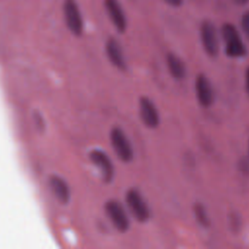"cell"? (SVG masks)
Returning <instances> with one entry per match:
<instances>
[{
    "label": "cell",
    "mask_w": 249,
    "mask_h": 249,
    "mask_svg": "<svg viewBox=\"0 0 249 249\" xmlns=\"http://www.w3.org/2000/svg\"><path fill=\"white\" fill-rule=\"evenodd\" d=\"M125 200L131 214L138 222L144 223L149 220L150 218L149 207L146 201L144 200L143 196L140 195L138 191L133 189L129 190L126 193Z\"/></svg>",
    "instance_id": "cell-4"
},
{
    "label": "cell",
    "mask_w": 249,
    "mask_h": 249,
    "mask_svg": "<svg viewBox=\"0 0 249 249\" xmlns=\"http://www.w3.org/2000/svg\"><path fill=\"white\" fill-rule=\"evenodd\" d=\"M248 154H249V142H248Z\"/></svg>",
    "instance_id": "cell-19"
},
{
    "label": "cell",
    "mask_w": 249,
    "mask_h": 249,
    "mask_svg": "<svg viewBox=\"0 0 249 249\" xmlns=\"http://www.w3.org/2000/svg\"><path fill=\"white\" fill-rule=\"evenodd\" d=\"M233 1L237 4H244L245 2H247V0H233Z\"/></svg>",
    "instance_id": "cell-18"
},
{
    "label": "cell",
    "mask_w": 249,
    "mask_h": 249,
    "mask_svg": "<svg viewBox=\"0 0 249 249\" xmlns=\"http://www.w3.org/2000/svg\"><path fill=\"white\" fill-rule=\"evenodd\" d=\"M62 9L67 28L75 36L82 35L84 30V22L77 2L75 0H65Z\"/></svg>",
    "instance_id": "cell-2"
},
{
    "label": "cell",
    "mask_w": 249,
    "mask_h": 249,
    "mask_svg": "<svg viewBox=\"0 0 249 249\" xmlns=\"http://www.w3.org/2000/svg\"><path fill=\"white\" fill-rule=\"evenodd\" d=\"M89 159L98 168L103 180L105 182H111L114 178V165L107 154L97 149L92 150L89 153Z\"/></svg>",
    "instance_id": "cell-10"
},
{
    "label": "cell",
    "mask_w": 249,
    "mask_h": 249,
    "mask_svg": "<svg viewBox=\"0 0 249 249\" xmlns=\"http://www.w3.org/2000/svg\"><path fill=\"white\" fill-rule=\"evenodd\" d=\"M110 138L111 144L118 158L124 162H129L133 158V150L124 131L119 127H115L111 131Z\"/></svg>",
    "instance_id": "cell-3"
},
{
    "label": "cell",
    "mask_w": 249,
    "mask_h": 249,
    "mask_svg": "<svg viewBox=\"0 0 249 249\" xmlns=\"http://www.w3.org/2000/svg\"><path fill=\"white\" fill-rule=\"evenodd\" d=\"M194 214L196 216V219L197 221V223L203 227V228H207L210 224L209 218H208V214L206 212L205 207L201 204V203H196L194 205Z\"/></svg>",
    "instance_id": "cell-14"
},
{
    "label": "cell",
    "mask_w": 249,
    "mask_h": 249,
    "mask_svg": "<svg viewBox=\"0 0 249 249\" xmlns=\"http://www.w3.org/2000/svg\"><path fill=\"white\" fill-rule=\"evenodd\" d=\"M106 53L109 60L114 66H116L119 69H124L125 62H124L122 48L114 38H111L107 41Z\"/></svg>",
    "instance_id": "cell-12"
},
{
    "label": "cell",
    "mask_w": 249,
    "mask_h": 249,
    "mask_svg": "<svg viewBox=\"0 0 249 249\" xmlns=\"http://www.w3.org/2000/svg\"><path fill=\"white\" fill-rule=\"evenodd\" d=\"M221 34L225 44V53L228 56L231 58H239L247 53V49L235 26L231 23L224 24Z\"/></svg>",
    "instance_id": "cell-1"
},
{
    "label": "cell",
    "mask_w": 249,
    "mask_h": 249,
    "mask_svg": "<svg viewBox=\"0 0 249 249\" xmlns=\"http://www.w3.org/2000/svg\"><path fill=\"white\" fill-rule=\"evenodd\" d=\"M200 39L205 53L209 56H216L219 52V40L214 25L204 21L200 27Z\"/></svg>",
    "instance_id": "cell-7"
},
{
    "label": "cell",
    "mask_w": 249,
    "mask_h": 249,
    "mask_svg": "<svg viewBox=\"0 0 249 249\" xmlns=\"http://www.w3.org/2000/svg\"><path fill=\"white\" fill-rule=\"evenodd\" d=\"M50 188L54 196L61 203H67L70 199V189L64 179L59 176L50 178Z\"/></svg>",
    "instance_id": "cell-11"
},
{
    "label": "cell",
    "mask_w": 249,
    "mask_h": 249,
    "mask_svg": "<svg viewBox=\"0 0 249 249\" xmlns=\"http://www.w3.org/2000/svg\"><path fill=\"white\" fill-rule=\"evenodd\" d=\"M166 65L170 75L176 80L185 78L187 69L183 60L174 53H168L166 56Z\"/></svg>",
    "instance_id": "cell-13"
},
{
    "label": "cell",
    "mask_w": 249,
    "mask_h": 249,
    "mask_svg": "<svg viewBox=\"0 0 249 249\" xmlns=\"http://www.w3.org/2000/svg\"><path fill=\"white\" fill-rule=\"evenodd\" d=\"M168 5L173 6V7H179L182 5L183 0H164Z\"/></svg>",
    "instance_id": "cell-16"
},
{
    "label": "cell",
    "mask_w": 249,
    "mask_h": 249,
    "mask_svg": "<svg viewBox=\"0 0 249 249\" xmlns=\"http://www.w3.org/2000/svg\"><path fill=\"white\" fill-rule=\"evenodd\" d=\"M104 7L115 28L121 33L124 32L127 26V22L121 3L118 0H105Z\"/></svg>",
    "instance_id": "cell-9"
},
{
    "label": "cell",
    "mask_w": 249,
    "mask_h": 249,
    "mask_svg": "<svg viewBox=\"0 0 249 249\" xmlns=\"http://www.w3.org/2000/svg\"><path fill=\"white\" fill-rule=\"evenodd\" d=\"M241 29L245 35V37L247 38V40L249 41V11L246 12L242 18H241Z\"/></svg>",
    "instance_id": "cell-15"
},
{
    "label": "cell",
    "mask_w": 249,
    "mask_h": 249,
    "mask_svg": "<svg viewBox=\"0 0 249 249\" xmlns=\"http://www.w3.org/2000/svg\"><path fill=\"white\" fill-rule=\"evenodd\" d=\"M105 212L114 225V227L119 231H126L129 228V220L128 217L123 208V206L115 201V200H109L105 204Z\"/></svg>",
    "instance_id": "cell-5"
},
{
    "label": "cell",
    "mask_w": 249,
    "mask_h": 249,
    "mask_svg": "<svg viewBox=\"0 0 249 249\" xmlns=\"http://www.w3.org/2000/svg\"><path fill=\"white\" fill-rule=\"evenodd\" d=\"M245 89L247 91V94L249 96V67H247L245 72Z\"/></svg>",
    "instance_id": "cell-17"
},
{
    "label": "cell",
    "mask_w": 249,
    "mask_h": 249,
    "mask_svg": "<svg viewBox=\"0 0 249 249\" xmlns=\"http://www.w3.org/2000/svg\"><path fill=\"white\" fill-rule=\"evenodd\" d=\"M139 113L143 124L149 128H156L160 124V114L154 102L148 97L139 100Z\"/></svg>",
    "instance_id": "cell-8"
},
{
    "label": "cell",
    "mask_w": 249,
    "mask_h": 249,
    "mask_svg": "<svg viewBox=\"0 0 249 249\" xmlns=\"http://www.w3.org/2000/svg\"><path fill=\"white\" fill-rule=\"evenodd\" d=\"M195 90L200 106L207 108L213 104L215 100L214 90L211 83L204 74L197 75L195 82Z\"/></svg>",
    "instance_id": "cell-6"
}]
</instances>
